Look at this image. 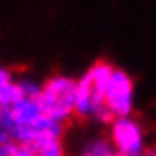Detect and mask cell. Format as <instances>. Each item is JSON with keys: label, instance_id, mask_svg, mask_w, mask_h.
<instances>
[{"label": "cell", "instance_id": "ba28073f", "mask_svg": "<svg viewBox=\"0 0 156 156\" xmlns=\"http://www.w3.org/2000/svg\"><path fill=\"white\" fill-rule=\"evenodd\" d=\"M12 81H13L12 72H9L8 68H4V66H0V90H2L4 87H8Z\"/></svg>", "mask_w": 156, "mask_h": 156}, {"label": "cell", "instance_id": "7a4b0ae2", "mask_svg": "<svg viewBox=\"0 0 156 156\" xmlns=\"http://www.w3.org/2000/svg\"><path fill=\"white\" fill-rule=\"evenodd\" d=\"M113 66L109 62H94L79 79H75V115L85 120L109 122V115L104 105L105 87Z\"/></svg>", "mask_w": 156, "mask_h": 156}, {"label": "cell", "instance_id": "6da1fadb", "mask_svg": "<svg viewBox=\"0 0 156 156\" xmlns=\"http://www.w3.org/2000/svg\"><path fill=\"white\" fill-rule=\"evenodd\" d=\"M62 126L45 115L38 98L19 96L12 105L0 107V147L13 141L21 156H60Z\"/></svg>", "mask_w": 156, "mask_h": 156}, {"label": "cell", "instance_id": "8992f818", "mask_svg": "<svg viewBox=\"0 0 156 156\" xmlns=\"http://www.w3.org/2000/svg\"><path fill=\"white\" fill-rule=\"evenodd\" d=\"M81 154H85V156H115V149L107 136H94V137H88L81 145Z\"/></svg>", "mask_w": 156, "mask_h": 156}, {"label": "cell", "instance_id": "52a82bcc", "mask_svg": "<svg viewBox=\"0 0 156 156\" xmlns=\"http://www.w3.org/2000/svg\"><path fill=\"white\" fill-rule=\"evenodd\" d=\"M17 87L21 96H28V98H38L40 92V83L30 79V77H23V79H17Z\"/></svg>", "mask_w": 156, "mask_h": 156}, {"label": "cell", "instance_id": "3957f363", "mask_svg": "<svg viewBox=\"0 0 156 156\" xmlns=\"http://www.w3.org/2000/svg\"><path fill=\"white\" fill-rule=\"evenodd\" d=\"M38 102L53 120L68 122L75 115V79L57 73L40 85Z\"/></svg>", "mask_w": 156, "mask_h": 156}, {"label": "cell", "instance_id": "277c9868", "mask_svg": "<svg viewBox=\"0 0 156 156\" xmlns=\"http://www.w3.org/2000/svg\"><path fill=\"white\" fill-rule=\"evenodd\" d=\"M107 137L119 156H141L149 152V136L141 122L132 117H115L109 122Z\"/></svg>", "mask_w": 156, "mask_h": 156}, {"label": "cell", "instance_id": "5b68a950", "mask_svg": "<svg viewBox=\"0 0 156 156\" xmlns=\"http://www.w3.org/2000/svg\"><path fill=\"white\" fill-rule=\"evenodd\" d=\"M104 105L109 119L132 115L136 109V85L128 72L113 68L105 87Z\"/></svg>", "mask_w": 156, "mask_h": 156}]
</instances>
